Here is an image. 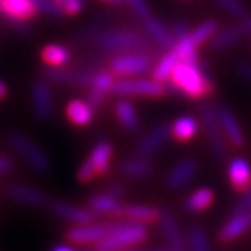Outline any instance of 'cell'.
<instances>
[{"instance_id": "cell-22", "label": "cell", "mask_w": 251, "mask_h": 251, "mask_svg": "<svg viewBox=\"0 0 251 251\" xmlns=\"http://www.w3.org/2000/svg\"><path fill=\"white\" fill-rule=\"evenodd\" d=\"M142 22H144V27L150 33V37L160 47H165V49H173L174 47L176 38L173 37V32L162 22L157 20L156 17H153V15H149L147 19H144Z\"/></svg>"}, {"instance_id": "cell-19", "label": "cell", "mask_w": 251, "mask_h": 251, "mask_svg": "<svg viewBox=\"0 0 251 251\" xmlns=\"http://www.w3.org/2000/svg\"><path fill=\"white\" fill-rule=\"evenodd\" d=\"M6 195L11 200L19 201L23 204L29 206H44L47 203V197L41 191L26 186V185H19V183H12L6 188Z\"/></svg>"}, {"instance_id": "cell-46", "label": "cell", "mask_w": 251, "mask_h": 251, "mask_svg": "<svg viewBox=\"0 0 251 251\" xmlns=\"http://www.w3.org/2000/svg\"><path fill=\"white\" fill-rule=\"evenodd\" d=\"M14 164L9 157H5V156H0V174L3 173H9L12 170Z\"/></svg>"}, {"instance_id": "cell-18", "label": "cell", "mask_w": 251, "mask_h": 251, "mask_svg": "<svg viewBox=\"0 0 251 251\" xmlns=\"http://www.w3.org/2000/svg\"><path fill=\"white\" fill-rule=\"evenodd\" d=\"M51 210L55 212L59 218L76 223V224H89L94 221L96 215L93 210H88L83 207H77L65 201H55L51 203Z\"/></svg>"}, {"instance_id": "cell-28", "label": "cell", "mask_w": 251, "mask_h": 251, "mask_svg": "<svg viewBox=\"0 0 251 251\" xmlns=\"http://www.w3.org/2000/svg\"><path fill=\"white\" fill-rule=\"evenodd\" d=\"M89 209L93 212L99 213H112V215H121L123 213V204L118 201V199L109 195V194H101L94 195L91 200L88 201Z\"/></svg>"}, {"instance_id": "cell-20", "label": "cell", "mask_w": 251, "mask_h": 251, "mask_svg": "<svg viewBox=\"0 0 251 251\" xmlns=\"http://www.w3.org/2000/svg\"><path fill=\"white\" fill-rule=\"evenodd\" d=\"M94 107L85 100L73 99L65 107L67 118L77 127H85L94 118Z\"/></svg>"}, {"instance_id": "cell-13", "label": "cell", "mask_w": 251, "mask_h": 251, "mask_svg": "<svg viewBox=\"0 0 251 251\" xmlns=\"http://www.w3.org/2000/svg\"><path fill=\"white\" fill-rule=\"evenodd\" d=\"M168 135H170V127L165 123H159L157 126H154V127L138 142V146H136L138 156L150 157L151 154H154L165 144Z\"/></svg>"}, {"instance_id": "cell-43", "label": "cell", "mask_w": 251, "mask_h": 251, "mask_svg": "<svg viewBox=\"0 0 251 251\" xmlns=\"http://www.w3.org/2000/svg\"><path fill=\"white\" fill-rule=\"evenodd\" d=\"M235 70H236L238 76H241L244 80H247V82L251 83V64L244 62V61H239V62L235 65Z\"/></svg>"}, {"instance_id": "cell-29", "label": "cell", "mask_w": 251, "mask_h": 251, "mask_svg": "<svg viewBox=\"0 0 251 251\" xmlns=\"http://www.w3.org/2000/svg\"><path fill=\"white\" fill-rule=\"evenodd\" d=\"M195 49H197V46L192 41L191 35L188 33L186 37L177 40L171 50L176 53L182 62H188L192 65H200V58H199V53H197Z\"/></svg>"}, {"instance_id": "cell-24", "label": "cell", "mask_w": 251, "mask_h": 251, "mask_svg": "<svg viewBox=\"0 0 251 251\" xmlns=\"http://www.w3.org/2000/svg\"><path fill=\"white\" fill-rule=\"evenodd\" d=\"M115 115L124 130L136 132L139 129V117L129 100H118L115 103Z\"/></svg>"}, {"instance_id": "cell-17", "label": "cell", "mask_w": 251, "mask_h": 251, "mask_svg": "<svg viewBox=\"0 0 251 251\" xmlns=\"http://www.w3.org/2000/svg\"><path fill=\"white\" fill-rule=\"evenodd\" d=\"M0 12L8 20H30L38 9L30 0H0Z\"/></svg>"}, {"instance_id": "cell-49", "label": "cell", "mask_w": 251, "mask_h": 251, "mask_svg": "<svg viewBox=\"0 0 251 251\" xmlns=\"http://www.w3.org/2000/svg\"><path fill=\"white\" fill-rule=\"evenodd\" d=\"M104 2L112 3V5H121V3H124V2H126V0H104Z\"/></svg>"}, {"instance_id": "cell-35", "label": "cell", "mask_w": 251, "mask_h": 251, "mask_svg": "<svg viewBox=\"0 0 251 251\" xmlns=\"http://www.w3.org/2000/svg\"><path fill=\"white\" fill-rule=\"evenodd\" d=\"M217 30H218L217 22H215V20H207V22L201 23L199 27H195L189 35H191L192 41L195 43V46H200V44L206 43L209 38H212Z\"/></svg>"}, {"instance_id": "cell-8", "label": "cell", "mask_w": 251, "mask_h": 251, "mask_svg": "<svg viewBox=\"0 0 251 251\" xmlns=\"http://www.w3.org/2000/svg\"><path fill=\"white\" fill-rule=\"evenodd\" d=\"M120 223L115 224H82L73 227L67 231V239L73 244H91L99 242L100 239L106 238L109 233H112Z\"/></svg>"}, {"instance_id": "cell-27", "label": "cell", "mask_w": 251, "mask_h": 251, "mask_svg": "<svg viewBox=\"0 0 251 251\" xmlns=\"http://www.w3.org/2000/svg\"><path fill=\"white\" fill-rule=\"evenodd\" d=\"M197 132H199V121L192 117H180L173 123L170 129L173 138L182 142L192 139Z\"/></svg>"}, {"instance_id": "cell-36", "label": "cell", "mask_w": 251, "mask_h": 251, "mask_svg": "<svg viewBox=\"0 0 251 251\" xmlns=\"http://www.w3.org/2000/svg\"><path fill=\"white\" fill-rule=\"evenodd\" d=\"M30 2L37 6L38 11L51 15V17H61L64 14L62 5L56 0H30Z\"/></svg>"}, {"instance_id": "cell-21", "label": "cell", "mask_w": 251, "mask_h": 251, "mask_svg": "<svg viewBox=\"0 0 251 251\" xmlns=\"http://www.w3.org/2000/svg\"><path fill=\"white\" fill-rule=\"evenodd\" d=\"M228 178L236 191H245L251 185V168L244 157H236L230 162Z\"/></svg>"}, {"instance_id": "cell-1", "label": "cell", "mask_w": 251, "mask_h": 251, "mask_svg": "<svg viewBox=\"0 0 251 251\" xmlns=\"http://www.w3.org/2000/svg\"><path fill=\"white\" fill-rule=\"evenodd\" d=\"M170 88L171 91H180L189 99H206L213 94V83L204 76L200 65L178 62L173 71Z\"/></svg>"}, {"instance_id": "cell-10", "label": "cell", "mask_w": 251, "mask_h": 251, "mask_svg": "<svg viewBox=\"0 0 251 251\" xmlns=\"http://www.w3.org/2000/svg\"><path fill=\"white\" fill-rule=\"evenodd\" d=\"M32 104L33 111L40 120H49L53 114L51 88L46 79L35 80L32 85Z\"/></svg>"}, {"instance_id": "cell-37", "label": "cell", "mask_w": 251, "mask_h": 251, "mask_svg": "<svg viewBox=\"0 0 251 251\" xmlns=\"http://www.w3.org/2000/svg\"><path fill=\"white\" fill-rule=\"evenodd\" d=\"M215 3L235 17H245L247 14V6L242 0H215Z\"/></svg>"}, {"instance_id": "cell-45", "label": "cell", "mask_w": 251, "mask_h": 251, "mask_svg": "<svg viewBox=\"0 0 251 251\" xmlns=\"http://www.w3.org/2000/svg\"><path fill=\"white\" fill-rule=\"evenodd\" d=\"M238 27L242 35H251V15L244 17V19L238 23Z\"/></svg>"}, {"instance_id": "cell-32", "label": "cell", "mask_w": 251, "mask_h": 251, "mask_svg": "<svg viewBox=\"0 0 251 251\" xmlns=\"http://www.w3.org/2000/svg\"><path fill=\"white\" fill-rule=\"evenodd\" d=\"M178 62H180V59H178V56L171 50L154 67V70H153V79L157 80V82H160V83L168 82L171 79L173 71H174V68H176V65Z\"/></svg>"}, {"instance_id": "cell-40", "label": "cell", "mask_w": 251, "mask_h": 251, "mask_svg": "<svg viewBox=\"0 0 251 251\" xmlns=\"http://www.w3.org/2000/svg\"><path fill=\"white\" fill-rule=\"evenodd\" d=\"M251 210V185L244 191V195L239 199V201L236 203L235 209H233L231 215H238V213H245Z\"/></svg>"}, {"instance_id": "cell-48", "label": "cell", "mask_w": 251, "mask_h": 251, "mask_svg": "<svg viewBox=\"0 0 251 251\" xmlns=\"http://www.w3.org/2000/svg\"><path fill=\"white\" fill-rule=\"evenodd\" d=\"M53 251H75V250H71L70 247H67V245H58L55 250Z\"/></svg>"}, {"instance_id": "cell-25", "label": "cell", "mask_w": 251, "mask_h": 251, "mask_svg": "<svg viewBox=\"0 0 251 251\" xmlns=\"http://www.w3.org/2000/svg\"><path fill=\"white\" fill-rule=\"evenodd\" d=\"M120 171L130 178H144L153 173V167L146 157H135V159H126L120 164Z\"/></svg>"}, {"instance_id": "cell-39", "label": "cell", "mask_w": 251, "mask_h": 251, "mask_svg": "<svg viewBox=\"0 0 251 251\" xmlns=\"http://www.w3.org/2000/svg\"><path fill=\"white\" fill-rule=\"evenodd\" d=\"M97 176V171L94 168V165L91 164V160L86 159L85 162L80 165V168L77 170V178L80 182H89V180H93V178Z\"/></svg>"}, {"instance_id": "cell-33", "label": "cell", "mask_w": 251, "mask_h": 251, "mask_svg": "<svg viewBox=\"0 0 251 251\" xmlns=\"http://www.w3.org/2000/svg\"><path fill=\"white\" fill-rule=\"evenodd\" d=\"M212 201H213V192L207 188H203L191 194V197L185 201V209L192 213L203 212L212 204Z\"/></svg>"}, {"instance_id": "cell-23", "label": "cell", "mask_w": 251, "mask_h": 251, "mask_svg": "<svg viewBox=\"0 0 251 251\" xmlns=\"http://www.w3.org/2000/svg\"><path fill=\"white\" fill-rule=\"evenodd\" d=\"M114 154L112 146L107 141H99L94 146L91 154H89V160L94 165L97 176H106L111 168V157Z\"/></svg>"}, {"instance_id": "cell-41", "label": "cell", "mask_w": 251, "mask_h": 251, "mask_svg": "<svg viewBox=\"0 0 251 251\" xmlns=\"http://www.w3.org/2000/svg\"><path fill=\"white\" fill-rule=\"evenodd\" d=\"M83 5H85L83 0H65L62 3V9L64 14L67 15H76L83 9Z\"/></svg>"}, {"instance_id": "cell-42", "label": "cell", "mask_w": 251, "mask_h": 251, "mask_svg": "<svg viewBox=\"0 0 251 251\" xmlns=\"http://www.w3.org/2000/svg\"><path fill=\"white\" fill-rule=\"evenodd\" d=\"M173 37L176 38V41L177 40H180V38H183V37H186V35L189 33V30H188V23L185 22V20H182V19H178V20H176L174 22V25H173Z\"/></svg>"}, {"instance_id": "cell-50", "label": "cell", "mask_w": 251, "mask_h": 251, "mask_svg": "<svg viewBox=\"0 0 251 251\" xmlns=\"http://www.w3.org/2000/svg\"><path fill=\"white\" fill-rule=\"evenodd\" d=\"M56 2H59V3H61V5H62V3H64V2H65V0H56Z\"/></svg>"}, {"instance_id": "cell-4", "label": "cell", "mask_w": 251, "mask_h": 251, "mask_svg": "<svg viewBox=\"0 0 251 251\" xmlns=\"http://www.w3.org/2000/svg\"><path fill=\"white\" fill-rule=\"evenodd\" d=\"M200 115L213 154L218 159H224L227 154V147H226V139L223 136V127L217 115V109L210 103H203L200 107Z\"/></svg>"}, {"instance_id": "cell-2", "label": "cell", "mask_w": 251, "mask_h": 251, "mask_svg": "<svg viewBox=\"0 0 251 251\" xmlns=\"http://www.w3.org/2000/svg\"><path fill=\"white\" fill-rule=\"evenodd\" d=\"M147 230L138 223H120L118 227L106 238L96 242V251H117L130 245L144 242Z\"/></svg>"}, {"instance_id": "cell-38", "label": "cell", "mask_w": 251, "mask_h": 251, "mask_svg": "<svg viewBox=\"0 0 251 251\" xmlns=\"http://www.w3.org/2000/svg\"><path fill=\"white\" fill-rule=\"evenodd\" d=\"M126 3L130 6V9L133 11L135 15H138L139 19H147L150 14V6L147 3V0H126Z\"/></svg>"}, {"instance_id": "cell-26", "label": "cell", "mask_w": 251, "mask_h": 251, "mask_svg": "<svg viewBox=\"0 0 251 251\" xmlns=\"http://www.w3.org/2000/svg\"><path fill=\"white\" fill-rule=\"evenodd\" d=\"M159 209L153 206L129 204L123 207V217L135 223H153L159 218Z\"/></svg>"}, {"instance_id": "cell-9", "label": "cell", "mask_w": 251, "mask_h": 251, "mask_svg": "<svg viewBox=\"0 0 251 251\" xmlns=\"http://www.w3.org/2000/svg\"><path fill=\"white\" fill-rule=\"evenodd\" d=\"M96 76V71H68L59 67H50L44 70V79L49 82H55L59 85H79L89 86Z\"/></svg>"}, {"instance_id": "cell-31", "label": "cell", "mask_w": 251, "mask_h": 251, "mask_svg": "<svg viewBox=\"0 0 251 251\" xmlns=\"http://www.w3.org/2000/svg\"><path fill=\"white\" fill-rule=\"evenodd\" d=\"M41 59L50 67H62L70 61V50L59 44H49L41 50Z\"/></svg>"}, {"instance_id": "cell-11", "label": "cell", "mask_w": 251, "mask_h": 251, "mask_svg": "<svg viewBox=\"0 0 251 251\" xmlns=\"http://www.w3.org/2000/svg\"><path fill=\"white\" fill-rule=\"evenodd\" d=\"M159 221H160V228H162L165 241L170 247V251H188V245L182 235V230L176 221V217L168 209L160 210Z\"/></svg>"}, {"instance_id": "cell-44", "label": "cell", "mask_w": 251, "mask_h": 251, "mask_svg": "<svg viewBox=\"0 0 251 251\" xmlns=\"http://www.w3.org/2000/svg\"><path fill=\"white\" fill-rule=\"evenodd\" d=\"M126 192H127V188H126L123 183H114L112 186L107 188V192L106 194L115 197V199H120V197H123Z\"/></svg>"}, {"instance_id": "cell-6", "label": "cell", "mask_w": 251, "mask_h": 251, "mask_svg": "<svg viewBox=\"0 0 251 251\" xmlns=\"http://www.w3.org/2000/svg\"><path fill=\"white\" fill-rule=\"evenodd\" d=\"M165 86L157 80L147 79H121L115 80L112 93L117 96H139V97H160L165 94Z\"/></svg>"}, {"instance_id": "cell-3", "label": "cell", "mask_w": 251, "mask_h": 251, "mask_svg": "<svg viewBox=\"0 0 251 251\" xmlns=\"http://www.w3.org/2000/svg\"><path fill=\"white\" fill-rule=\"evenodd\" d=\"M97 44L100 49L106 51H115V53L138 50L147 46L146 38L142 35L127 29L104 30L97 37Z\"/></svg>"}, {"instance_id": "cell-7", "label": "cell", "mask_w": 251, "mask_h": 251, "mask_svg": "<svg viewBox=\"0 0 251 251\" xmlns=\"http://www.w3.org/2000/svg\"><path fill=\"white\" fill-rule=\"evenodd\" d=\"M151 68V59L144 53H126L111 61V71L115 76L144 75Z\"/></svg>"}, {"instance_id": "cell-34", "label": "cell", "mask_w": 251, "mask_h": 251, "mask_svg": "<svg viewBox=\"0 0 251 251\" xmlns=\"http://www.w3.org/2000/svg\"><path fill=\"white\" fill-rule=\"evenodd\" d=\"M191 251H212L206 231L200 226H191L188 231Z\"/></svg>"}, {"instance_id": "cell-5", "label": "cell", "mask_w": 251, "mask_h": 251, "mask_svg": "<svg viewBox=\"0 0 251 251\" xmlns=\"http://www.w3.org/2000/svg\"><path fill=\"white\" fill-rule=\"evenodd\" d=\"M8 141H9L11 147L20 156H23L30 164V167H33L40 173L49 171L50 160H49L47 154L37 144H35L33 141H30L27 136H25L22 133H11Z\"/></svg>"}, {"instance_id": "cell-12", "label": "cell", "mask_w": 251, "mask_h": 251, "mask_svg": "<svg viewBox=\"0 0 251 251\" xmlns=\"http://www.w3.org/2000/svg\"><path fill=\"white\" fill-rule=\"evenodd\" d=\"M215 109H217L220 124H221L226 136L228 138L230 144L236 149H241L245 142V136H244V130L241 127L238 118L235 117V114H233L227 106H217Z\"/></svg>"}, {"instance_id": "cell-47", "label": "cell", "mask_w": 251, "mask_h": 251, "mask_svg": "<svg viewBox=\"0 0 251 251\" xmlns=\"http://www.w3.org/2000/svg\"><path fill=\"white\" fill-rule=\"evenodd\" d=\"M6 93H8V89H6V85L3 82H0V100L5 99L6 97Z\"/></svg>"}, {"instance_id": "cell-14", "label": "cell", "mask_w": 251, "mask_h": 251, "mask_svg": "<svg viewBox=\"0 0 251 251\" xmlns=\"http://www.w3.org/2000/svg\"><path fill=\"white\" fill-rule=\"evenodd\" d=\"M114 83H115V79H114L112 71H99V73H96L91 85H89L91 86V91L88 94V103L91 104L94 109L100 107L106 96L112 93Z\"/></svg>"}, {"instance_id": "cell-16", "label": "cell", "mask_w": 251, "mask_h": 251, "mask_svg": "<svg viewBox=\"0 0 251 251\" xmlns=\"http://www.w3.org/2000/svg\"><path fill=\"white\" fill-rule=\"evenodd\" d=\"M250 228H251V210H248L245 213L231 215V218L218 231V239L221 242L235 241L239 236H242Z\"/></svg>"}, {"instance_id": "cell-15", "label": "cell", "mask_w": 251, "mask_h": 251, "mask_svg": "<svg viewBox=\"0 0 251 251\" xmlns=\"http://www.w3.org/2000/svg\"><path fill=\"white\" fill-rule=\"evenodd\" d=\"M197 171H199V164L192 157L183 159L182 162H178L167 176V188L170 189H180L186 183H189L195 177Z\"/></svg>"}, {"instance_id": "cell-30", "label": "cell", "mask_w": 251, "mask_h": 251, "mask_svg": "<svg viewBox=\"0 0 251 251\" xmlns=\"http://www.w3.org/2000/svg\"><path fill=\"white\" fill-rule=\"evenodd\" d=\"M242 37L244 35L241 33L238 25L227 26L220 32H215V35L212 37V47L215 50H226L233 44H236Z\"/></svg>"}]
</instances>
